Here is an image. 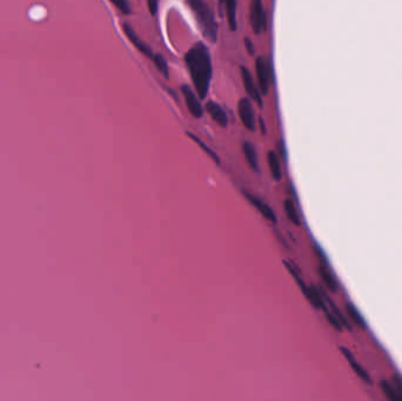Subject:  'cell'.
I'll return each mask as SVG.
<instances>
[{
  "mask_svg": "<svg viewBox=\"0 0 402 401\" xmlns=\"http://www.w3.org/2000/svg\"><path fill=\"white\" fill-rule=\"evenodd\" d=\"M382 388L384 390V394H386V395L389 397L390 400H394V401L402 400V394L398 392L394 383L382 381Z\"/></svg>",
  "mask_w": 402,
  "mask_h": 401,
  "instance_id": "16",
  "label": "cell"
},
{
  "mask_svg": "<svg viewBox=\"0 0 402 401\" xmlns=\"http://www.w3.org/2000/svg\"><path fill=\"white\" fill-rule=\"evenodd\" d=\"M279 148H280V152H281V156L283 159H286V151H285V145H283L282 141H280L279 143Z\"/></svg>",
  "mask_w": 402,
  "mask_h": 401,
  "instance_id": "26",
  "label": "cell"
},
{
  "mask_svg": "<svg viewBox=\"0 0 402 401\" xmlns=\"http://www.w3.org/2000/svg\"><path fill=\"white\" fill-rule=\"evenodd\" d=\"M394 385H395V387H396V388H397L398 392H400V393L402 394V379H401L398 375H396V376H395V378H394Z\"/></svg>",
  "mask_w": 402,
  "mask_h": 401,
  "instance_id": "25",
  "label": "cell"
},
{
  "mask_svg": "<svg viewBox=\"0 0 402 401\" xmlns=\"http://www.w3.org/2000/svg\"><path fill=\"white\" fill-rule=\"evenodd\" d=\"M242 150H244L246 160H247V163L249 166H251L252 170L254 172H259V161L255 147L253 146L251 143L246 141V143H244V146H242Z\"/></svg>",
  "mask_w": 402,
  "mask_h": 401,
  "instance_id": "11",
  "label": "cell"
},
{
  "mask_svg": "<svg viewBox=\"0 0 402 401\" xmlns=\"http://www.w3.org/2000/svg\"><path fill=\"white\" fill-rule=\"evenodd\" d=\"M123 29H124V32H125V35H126L127 37H128V39L131 40V43L133 44L134 46L137 47L138 50H139V51L141 52V53H144L145 56H147V57H150V58H153V52H152V50H151V47L147 45V44H145L143 40H141L139 37H138V35L136 33V31H134L133 29L131 28L130 25H128L127 23H125V24H123Z\"/></svg>",
  "mask_w": 402,
  "mask_h": 401,
  "instance_id": "8",
  "label": "cell"
},
{
  "mask_svg": "<svg viewBox=\"0 0 402 401\" xmlns=\"http://www.w3.org/2000/svg\"><path fill=\"white\" fill-rule=\"evenodd\" d=\"M181 92H182V96L185 97L188 111H190L192 116L195 118H201L202 112H204V111H202L201 104H200V102H199L198 97L195 96L191 87L187 85H184L181 87Z\"/></svg>",
  "mask_w": 402,
  "mask_h": 401,
  "instance_id": "6",
  "label": "cell"
},
{
  "mask_svg": "<svg viewBox=\"0 0 402 401\" xmlns=\"http://www.w3.org/2000/svg\"><path fill=\"white\" fill-rule=\"evenodd\" d=\"M267 160H268L269 170L273 175V179L276 181L281 180V167H280V160L278 154L274 151H269L268 156H267Z\"/></svg>",
  "mask_w": 402,
  "mask_h": 401,
  "instance_id": "12",
  "label": "cell"
},
{
  "mask_svg": "<svg viewBox=\"0 0 402 401\" xmlns=\"http://www.w3.org/2000/svg\"><path fill=\"white\" fill-rule=\"evenodd\" d=\"M227 12L228 26L232 31L236 30V0H224Z\"/></svg>",
  "mask_w": 402,
  "mask_h": 401,
  "instance_id": "13",
  "label": "cell"
},
{
  "mask_svg": "<svg viewBox=\"0 0 402 401\" xmlns=\"http://www.w3.org/2000/svg\"><path fill=\"white\" fill-rule=\"evenodd\" d=\"M245 197L247 198L249 201H251V204L256 208V210L260 211V213H261L263 217L267 219V220H269L271 222H273V224H275V222H276V215H275L274 212H273L272 208L268 206V205L263 203L262 200H260L259 198H256V197H254V195H252L251 193H247V192H245Z\"/></svg>",
  "mask_w": 402,
  "mask_h": 401,
  "instance_id": "9",
  "label": "cell"
},
{
  "mask_svg": "<svg viewBox=\"0 0 402 401\" xmlns=\"http://www.w3.org/2000/svg\"><path fill=\"white\" fill-rule=\"evenodd\" d=\"M206 111H207L212 119L215 121L221 127H226L228 124V118L226 116V112L221 109L220 105H218L214 102H208L206 105Z\"/></svg>",
  "mask_w": 402,
  "mask_h": 401,
  "instance_id": "10",
  "label": "cell"
},
{
  "mask_svg": "<svg viewBox=\"0 0 402 401\" xmlns=\"http://www.w3.org/2000/svg\"><path fill=\"white\" fill-rule=\"evenodd\" d=\"M285 211L287 213V217L294 225H300V217L298 211H296L295 206L290 200H285Z\"/></svg>",
  "mask_w": 402,
  "mask_h": 401,
  "instance_id": "17",
  "label": "cell"
},
{
  "mask_svg": "<svg viewBox=\"0 0 402 401\" xmlns=\"http://www.w3.org/2000/svg\"><path fill=\"white\" fill-rule=\"evenodd\" d=\"M343 350V353H344V355H346V358H348V360H349L350 361V363H352V366H353V368H354V370H355V372L359 374V375L361 376V378H362L363 380H367L368 382L370 381V379H369V376H368V374L364 372V370L361 368V366H359L357 365V363L354 361V360L352 359V355H350V353L348 352V350H346V349H342Z\"/></svg>",
  "mask_w": 402,
  "mask_h": 401,
  "instance_id": "19",
  "label": "cell"
},
{
  "mask_svg": "<svg viewBox=\"0 0 402 401\" xmlns=\"http://www.w3.org/2000/svg\"><path fill=\"white\" fill-rule=\"evenodd\" d=\"M186 65L190 71L198 96L204 99L207 96L212 79V62L205 44L198 43L185 56Z\"/></svg>",
  "mask_w": 402,
  "mask_h": 401,
  "instance_id": "1",
  "label": "cell"
},
{
  "mask_svg": "<svg viewBox=\"0 0 402 401\" xmlns=\"http://www.w3.org/2000/svg\"><path fill=\"white\" fill-rule=\"evenodd\" d=\"M147 6L151 15L154 16L158 11V0H147Z\"/></svg>",
  "mask_w": 402,
  "mask_h": 401,
  "instance_id": "23",
  "label": "cell"
},
{
  "mask_svg": "<svg viewBox=\"0 0 402 401\" xmlns=\"http://www.w3.org/2000/svg\"><path fill=\"white\" fill-rule=\"evenodd\" d=\"M187 5L193 11L195 19L200 26L202 35L209 42L215 43L218 38V24L215 22L212 10L204 0H187Z\"/></svg>",
  "mask_w": 402,
  "mask_h": 401,
  "instance_id": "2",
  "label": "cell"
},
{
  "mask_svg": "<svg viewBox=\"0 0 402 401\" xmlns=\"http://www.w3.org/2000/svg\"><path fill=\"white\" fill-rule=\"evenodd\" d=\"M187 136L190 137L192 140H194L195 143H197V144L199 145V146H200V147L202 148V150L205 151V153L207 154V156H208L209 158H212V159L214 160V163H215V164H217V165H220V158L218 157V154L215 153L214 151L212 150V148H209V147L207 146V145H206V144L204 143V141H201L197 136H194V134H192V133H190V132H187Z\"/></svg>",
  "mask_w": 402,
  "mask_h": 401,
  "instance_id": "15",
  "label": "cell"
},
{
  "mask_svg": "<svg viewBox=\"0 0 402 401\" xmlns=\"http://www.w3.org/2000/svg\"><path fill=\"white\" fill-rule=\"evenodd\" d=\"M327 318L330 321V323L334 326V327L337 328V329H341V321L339 319H337V316L335 314H330V313H327Z\"/></svg>",
  "mask_w": 402,
  "mask_h": 401,
  "instance_id": "22",
  "label": "cell"
},
{
  "mask_svg": "<svg viewBox=\"0 0 402 401\" xmlns=\"http://www.w3.org/2000/svg\"><path fill=\"white\" fill-rule=\"evenodd\" d=\"M251 13H249V19H251V25L253 31L255 35H260L267 28V18L263 11L262 0H251Z\"/></svg>",
  "mask_w": 402,
  "mask_h": 401,
  "instance_id": "3",
  "label": "cell"
},
{
  "mask_svg": "<svg viewBox=\"0 0 402 401\" xmlns=\"http://www.w3.org/2000/svg\"><path fill=\"white\" fill-rule=\"evenodd\" d=\"M319 273H320V277L322 279V281L325 282V285L328 287L330 291H335L336 289V281L335 279H334L333 274L329 272V269L326 267V266H320L319 268Z\"/></svg>",
  "mask_w": 402,
  "mask_h": 401,
  "instance_id": "14",
  "label": "cell"
},
{
  "mask_svg": "<svg viewBox=\"0 0 402 401\" xmlns=\"http://www.w3.org/2000/svg\"><path fill=\"white\" fill-rule=\"evenodd\" d=\"M114 6H117L124 15H130L131 13V6L128 4L127 0H111Z\"/></svg>",
  "mask_w": 402,
  "mask_h": 401,
  "instance_id": "21",
  "label": "cell"
},
{
  "mask_svg": "<svg viewBox=\"0 0 402 401\" xmlns=\"http://www.w3.org/2000/svg\"><path fill=\"white\" fill-rule=\"evenodd\" d=\"M240 71H241V77H242V80H244L245 90H246V92H247L248 97L251 98V99L254 100L255 103H258L259 106H262L261 96H260L258 87L255 86L254 80H253V78H252L251 72H249L247 67H245V66H241Z\"/></svg>",
  "mask_w": 402,
  "mask_h": 401,
  "instance_id": "7",
  "label": "cell"
},
{
  "mask_svg": "<svg viewBox=\"0 0 402 401\" xmlns=\"http://www.w3.org/2000/svg\"><path fill=\"white\" fill-rule=\"evenodd\" d=\"M245 45L249 55H254V46H253V43L248 38H245Z\"/></svg>",
  "mask_w": 402,
  "mask_h": 401,
  "instance_id": "24",
  "label": "cell"
},
{
  "mask_svg": "<svg viewBox=\"0 0 402 401\" xmlns=\"http://www.w3.org/2000/svg\"><path fill=\"white\" fill-rule=\"evenodd\" d=\"M256 67V76H258L259 89L261 91L263 96L268 93L269 90V80H271V72H269L268 64L262 57H259L255 63Z\"/></svg>",
  "mask_w": 402,
  "mask_h": 401,
  "instance_id": "5",
  "label": "cell"
},
{
  "mask_svg": "<svg viewBox=\"0 0 402 401\" xmlns=\"http://www.w3.org/2000/svg\"><path fill=\"white\" fill-rule=\"evenodd\" d=\"M153 62L155 64V66H157V69L160 71V73L163 74L165 78H168L170 77V72H168V65H167V62L165 60V58L161 55H155L153 56Z\"/></svg>",
  "mask_w": 402,
  "mask_h": 401,
  "instance_id": "18",
  "label": "cell"
},
{
  "mask_svg": "<svg viewBox=\"0 0 402 401\" xmlns=\"http://www.w3.org/2000/svg\"><path fill=\"white\" fill-rule=\"evenodd\" d=\"M259 123H260V127H261V132H262V134H266L267 130H266L265 123H263V120L261 119V118H260V119H259Z\"/></svg>",
  "mask_w": 402,
  "mask_h": 401,
  "instance_id": "27",
  "label": "cell"
},
{
  "mask_svg": "<svg viewBox=\"0 0 402 401\" xmlns=\"http://www.w3.org/2000/svg\"><path fill=\"white\" fill-rule=\"evenodd\" d=\"M347 309H348V313H349V315L352 316L354 321H356L357 323H359L360 326H363V325H364V321H363L362 316H361L360 312L357 311L356 307H354V306H353L352 304H348Z\"/></svg>",
  "mask_w": 402,
  "mask_h": 401,
  "instance_id": "20",
  "label": "cell"
},
{
  "mask_svg": "<svg viewBox=\"0 0 402 401\" xmlns=\"http://www.w3.org/2000/svg\"><path fill=\"white\" fill-rule=\"evenodd\" d=\"M238 112L241 119L242 124L249 131H255V117L254 111H253L252 104L249 102L248 98H242L239 100L238 104Z\"/></svg>",
  "mask_w": 402,
  "mask_h": 401,
  "instance_id": "4",
  "label": "cell"
}]
</instances>
